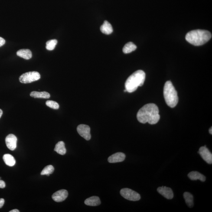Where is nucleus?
Returning a JSON list of instances; mask_svg holds the SVG:
<instances>
[{
    "mask_svg": "<svg viewBox=\"0 0 212 212\" xmlns=\"http://www.w3.org/2000/svg\"><path fill=\"white\" fill-rule=\"evenodd\" d=\"M6 187L5 183L3 180H0V188L3 189Z\"/></svg>",
    "mask_w": 212,
    "mask_h": 212,
    "instance_id": "nucleus-25",
    "label": "nucleus"
},
{
    "mask_svg": "<svg viewBox=\"0 0 212 212\" xmlns=\"http://www.w3.org/2000/svg\"><path fill=\"white\" fill-rule=\"evenodd\" d=\"M159 110L158 106L154 103H148L139 109L137 118L141 123H148L151 125L155 124L160 119Z\"/></svg>",
    "mask_w": 212,
    "mask_h": 212,
    "instance_id": "nucleus-1",
    "label": "nucleus"
},
{
    "mask_svg": "<svg viewBox=\"0 0 212 212\" xmlns=\"http://www.w3.org/2000/svg\"><path fill=\"white\" fill-rule=\"evenodd\" d=\"M209 132H210V134H211V135H212V127H211V128H210V130H209Z\"/></svg>",
    "mask_w": 212,
    "mask_h": 212,
    "instance_id": "nucleus-30",
    "label": "nucleus"
},
{
    "mask_svg": "<svg viewBox=\"0 0 212 212\" xmlns=\"http://www.w3.org/2000/svg\"><path fill=\"white\" fill-rule=\"evenodd\" d=\"M68 196V193L66 190L62 189L56 192L52 196V198L54 201L60 202L64 201Z\"/></svg>",
    "mask_w": 212,
    "mask_h": 212,
    "instance_id": "nucleus-10",
    "label": "nucleus"
},
{
    "mask_svg": "<svg viewBox=\"0 0 212 212\" xmlns=\"http://www.w3.org/2000/svg\"><path fill=\"white\" fill-rule=\"evenodd\" d=\"M188 177L192 180H199L204 182L206 180V177L197 171L191 172L188 174Z\"/></svg>",
    "mask_w": 212,
    "mask_h": 212,
    "instance_id": "nucleus-13",
    "label": "nucleus"
},
{
    "mask_svg": "<svg viewBox=\"0 0 212 212\" xmlns=\"http://www.w3.org/2000/svg\"><path fill=\"white\" fill-rule=\"evenodd\" d=\"M17 139L15 135L10 134L5 139V142L7 148L11 151H14L17 148Z\"/></svg>",
    "mask_w": 212,
    "mask_h": 212,
    "instance_id": "nucleus-9",
    "label": "nucleus"
},
{
    "mask_svg": "<svg viewBox=\"0 0 212 212\" xmlns=\"http://www.w3.org/2000/svg\"><path fill=\"white\" fill-rule=\"evenodd\" d=\"M164 96L166 103L171 108L175 107L178 102L177 92L171 81H167L164 85Z\"/></svg>",
    "mask_w": 212,
    "mask_h": 212,
    "instance_id": "nucleus-4",
    "label": "nucleus"
},
{
    "mask_svg": "<svg viewBox=\"0 0 212 212\" xmlns=\"http://www.w3.org/2000/svg\"><path fill=\"white\" fill-rule=\"evenodd\" d=\"M184 197L185 202L189 207H192L194 205L193 197L192 194L188 192H185L184 194Z\"/></svg>",
    "mask_w": 212,
    "mask_h": 212,
    "instance_id": "nucleus-21",
    "label": "nucleus"
},
{
    "mask_svg": "<svg viewBox=\"0 0 212 212\" xmlns=\"http://www.w3.org/2000/svg\"><path fill=\"white\" fill-rule=\"evenodd\" d=\"M145 79V73L143 71H136L128 78L125 82V88L127 91L129 93L135 91L139 86H143Z\"/></svg>",
    "mask_w": 212,
    "mask_h": 212,
    "instance_id": "nucleus-3",
    "label": "nucleus"
},
{
    "mask_svg": "<svg viewBox=\"0 0 212 212\" xmlns=\"http://www.w3.org/2000/svg\"><path fill=\"white\" fill-rule=\"evenodd\" d=\"M57 41L56 39H52L47 41L46 43V48L48 50H52L57 44Z\"/></svg>",
    "mask_w": 212,
    "mask_h": 212,
    "instance_id": "nucleus-23",
    "label": "nucleus"
},
{
    "mask_svg": "<svg viewBox=\"0 0 212 212\" xmlns=\"http://www.w3.org/2000/svg\"><path fill=\"white\" fill-rule=\"evenodd\" d=\"M2 110L0 109V118L1 117V116H2Z\"/></svg>",
    "mask_w": 212,
    "mask_h": 212,
    "instance_id": "nucleus-29",
    "label": "nucleus"
},
{
    "mask_svg": "<svg viewBox=\"0 0 212 212\" xmlns=\"http://www.w3.org/2000/svg\"><path fill=\"white\" fill-rule=\"evenodd\" d=\"M41 77L39 73L36 71L29 72L23 73L19 77L21 83L27 84L39 80Z\"/></svg>",
    "mask_w": 212,
    "mask_h": 212,
    "instance_id": "nucleus-5",
    "label": "nucleus"
},
{
    "mask_svg": "<svg viewBox=\"0 0 212 212\" xmlns=\"http://www.w3.org/2000/svg\"><path fill=\"white\" fill-rule=\"evenodd\" d=\"M4 200L3 198H0V209L2 208L4 204Z\"/></svg>",
    "mask_w": 212,
    "mask_h": 212,
    "instance_id": "nucleus-27",
    "label": "nucleus"
},
{
    "mask_svg": "<svg viewBox=\"0 0 212 212\" xmlns=\"http://www.w3.org/2000/svg\"><path fill=\"white\" fill-rule=\"evenodd\" d=\"M125 154L119 152L112 154L108 158V160L110 163H115L122 162L125 158Z\"/></svg>",
    "mask_w": 212,
    "mask_h": 212,
    "instance_id": "nucleus-12",
    "label": "nucleus"
},
{
    "mask_svg": "<svg viewBox=\"0 0 212 212\" xmlns=\"http://www.w3.org/2000/svg\"><path fill=\"white\" fill-rule=\"evenodd\" d=\"M17 55L22 58L28 60L32 57V53L30 50L23 49L17 52Z\"/></svg>",
    "mask_w": 212,
    "mask_h": 212,
    "instance_id": "nucleus-16",
    "label": "nucleus"
},
{
    "mask_svg": "<svg viewBox=\"0 0 212 212\" xmlns=\"http://www.w3.org/2000/svg\"><path fill=\"white\" fill-rule=\"evenodd\" d=\"M157 191L167 199H172L174 197L173 193L171 189L165 186L158 187Z\"/></svg>",
    "mask_w": 212,
    "mask_h": 212,
    "instance_id": "nucleus-11",
    "label": "nucleus"
},
{
    "mask_svg": "<svg viewBox=\"0 0 212 212\" xmlns=\"http://www.w3.org/2000/svg\"><path fill=\"white\" fill-rule=\"evenodd\" d=\"M46 104L48 107L54 109H58L59 107H60L58 103L56 102H54V101H47L46 102Z\"/></svg>",
    "mask_w": 212,
    "mask_h": 212,
    "instance_id": "nucleus-24",
    "label": "nucleus"
},
{
    "mask_svg": "<svg viewBox=\"0 0 212 212\" xmlns=\"http://www.w3.org/2000/svg\"><path fill=\"white\" fill-rule=\"evenodd\" d=\"M121 195L127 200L132 201H138L141 198L138 193L129 188H124L120 191Z\"/></svg>",
    "mask_w": 212,
    "mask_h": 212,
    "instance_id": "nucleus-6",
    "label": "nucleus"
},
{
    "mask_svg": "<svg viewBox=\"0 0 212 212\" xmlns=\"http://www.w3.org/2000/svg\"><path fill=\"white\" fill-rule=\"evenodd\" d=\"M30 96L34 98L44 99H49L50 97V94L46 92L33 91L31 92Z\"/></svg>",
    "mask_w": 212,
    "mask_h": 212,
    "instance_id": "nucleus-18",
    "label": "nucleus"
},
{
    "mask_svg": "<svg viewBox=\"0 0 212 212\" xmlns=\"http://www.w3.org/2000/svg\"><path fill=\"white\" fill-rule=\"evenodd\" d=\"M202 158L207 164H211L212 163V154L209 150L206 147H202L198 152Z\"/></svg>",
    "mask_w": 212,
    "mask_h": 212,
    "instance_id": "nucleus-8",
    "label": "nucleus"
},
{
    "mask_svg": "<svg viewBox=\"0 0 212 212\" xmlns=\"http://www.w3.org/2000/svg\"><path fill=\"white\" fill-rule=\"evenodd\" d=\"M137 47L135 44L132 42L128 43L123 47V51L125 54H129L135 51Z\"/></svg>",
    "mask_w": 212,
    "mask_h": 212,
    "instance_id": "nucleus-20",
    "label": "nucleus"
},
{
    "mask_svg": "<svg viewBox=\"0 0 212 212\" xmlns=\"http://www.w3.org/2000/svg\"><path fill=\"white\" fill-rule=\"evenodd\" d=\"M54 171V167L52 165H49L44 167L41 172V175H46L49 176L50 174L53 173Z\"/></svg>",
    "mask_w": 212,
    "mask_h": 212,
    "instance_id": "nucleus-22",
    "label": "nucleus"
},
{
    "mask_svg": "<svg viewBox=\"0 0 212 212\" xmlns=\"http://www.w3.org/2000/svg\"><path fill=\"white\" fill-rule=\"evenodd\" d=\"M85 204L87 206H96L101 204V201L98 197L93 196V197L86 199L85 200Z\"/></svg>",
    "mask_w": 212,
    "mask_h": 212,
    "instance_id": "nucleus-14",
    "label": "nucleus"
},
{
    "mask_svg": "<svg viewBox=\"0 0 212 212\" xmlns=\"http://www.w3.org/2000/svg\"><path fill=\"white\" fill-rule=\"evenodd\" d=\"M5 43V40L2 37H0V47H2Z\"/></svg>",
    "mask_w": 212,
    "mask_h": 212,
    "instance_id": "nucleus-26",
    "label": "nucleus"
},
{
    "mask_svg": "<svg viewBox=\"0 0 212 212\" xmlns=\"http://www.w3.org/2000/svg\"><path fill=\"white\" fill-rule=\"evenodd\" d=\"M211 37V33L207 30H196L187 33L185 39L193 45L199 46L207 42Z\"/></svg>",
    "mask_w": 212,
    "mask_h": 212,
    "instance_id": "nucleus-2",
    "label": "nucleus"
},
{
    "mask_svg": "<svg viewBox=\"0 0 212 212\" xmlns=\"http://www.w3.org/2000/svg\"><path fill=\"white\" fill-rule=\"evenodd\" d=\"M10 212H19V210L17 209H15V210H12L9 211Z\"/></svg>",
    "mask_w": 212,
    "mask_h": 212,
    "instance_id": "nucleus-28",
    "label": "nucleus"
},
{
    "mask_svg": "<svg viewBox=\"0 0 212 212\" xmlns=\"http://www.w3.org/2000/svg\"><path fill=\"white\" fill-rule=\"evenodd\" d=\"M77 130L79 135L86 140L89 141L91 139L90 129L88 125L84 124L79 125Z\"/></svg>",
    "mask_w": 212,
    "mask_h": 212,
    "instance_id": "nucleus-7",
    "label": "nucleus"
},
{
    "mask_svg": "<svg viewBox=\"0 0 212 212\" xmlns=\"http://www.w3.org/2000/svg\"><path fill=\"white\" fill-rule=\"evenodd\" d=\"M3 159L6 165L10 167L14 166L15 164V160L14 157L10 154H5L3 156Z\"/></svg>",
    "mask_w": 212,
    "mask_h": 212,
    "instance_id": "nucleus-19",
    "label": "nucleus"
},
{
    "mask_svg": "<svg viewBox=\"0 0 212 212\" xmlns=\"http://www.w3.org/2000/svg\"><path fill=\"white\" fill-rule=\"evenodd\" d=\"M100 30L102 33L106 35L110 34L113 32L111 24L107 21L104 22L103 24L101 26Z\"/></svg>",
    "mask_w": 212,
    "mask_h": 212,
    "instance_id": "nucleus-15",
    "label": "nucleus"
},
{
    "mask_svg": "<svg viewBox=\"0 0 212 212\" xmlns=\"http://www.w3.org/2000/svg\"><path fill=\"white\" fill-rule=\"evenodd\" d=\"M54 150L57 153L62 155H64L67 152L65 144L63 141H59L56 144Z\"/></svg>",
    "mask_w": 212,
    "mask_h": 212,
    "instance_id": "nucleus-17",
    "label": "nucleus"
}]
</instances>
